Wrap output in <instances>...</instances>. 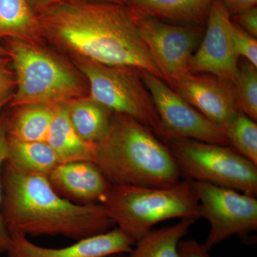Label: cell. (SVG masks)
Returning <instances> with one entry per match:
<instances>
[{"mask_svg":"<svg viewBox=\"0 0 257 257\" xmlns=\"http://www.w3.org/2000/svg\"><path fill=\"white\" fill-rule=\"evenodd\" d=\"M37 15L45 40L70 58L134 67L165 81L126 5L60 0Z\"/></svg>","mask_w":257,"mask_h":257,"instance_id":"cell-1","label":"cell"},{"mask_svg":"<svg viewBox=\"0 0 257 257\" xmlns=\"http://www.w3.org/2000/svg\"><path fill=\"white\" fill-rule=\"evenodd\" d=\"M54 189L79 205L104 204L112 184L91 161L58 164L47 176Z\"/></svg>","mask_w":257,"mask_h":257,"instance_id":"cell-14","label":"cell"},{"mask_svg":"<svg viewBox=\"0 0 257 257\" xmlns=\"http://www.w3.org/2000/svg\"><path fill=\"white\" fill-rule=\"evenodd\" d=\"M179 249L182 257H211L204 244L194 239L182 240Z\"/></svg>","mask_w":257,"mask_h":257,"instance_id":"cell-28","label":"cell"},{"mask_svg":"<svg viewBox=\"0 0 257 257\" xmlns=\"http://www.w3.org/2000/svg\"><path fill=\"white\" fill-rule=\"evenodd\" d=\"M56 106L25 104L7 113L8 138L27 143L46 142Z\"/></svg>","mask_w":257,"mask_h":257,"instance_id":"cell-18","label":"cell"},{"mask_svg":"<svg viewBox=\"0 0 257 257\" xmlns=\"http://www.w3.org/2000/svg\"><path fill=\"white\" fill-rule=\"evenodd\" d=\"M190 182L199 202L200 216L210 224L204 243L207 249L232 236L256 231L255 196L206 182Z\"/></svg>","mask_w":257,"mask_h":257,"instance_id":"cell-8","label":"cell"},{"mask_svg":"<svg viewBox=\"0 0 257 257\" xmlns=\"http://www.w3.org/2000/svg\"><path fill=\"white\" fill-rule=\"evenodd\" d=\"M2 216L10 235L62 236L75 240L114 227L104 204L79 205L60 196L47 176L28 173L5 162Z\"/></svg>","mask_w":257,"mask_h":257,"instance_id":"cell-2","label":"cell"},{"mask_svg":"<svg viewBox=\"0 0 257 257\" xmlns=\"http://www.w3.org/2000/svg\"><path fill=\"white\" fill-rule=\"evenodd\" d=\"M231 38L236 55L242 56L257 68V40L241 27L232 22Z\"/></svg>","mask_w":257,"mask_h":257,"instance_id":"cell-25","label":"cell"},{"mask_svg":"<svg viewBox=\"0 0 257 257\" xmlns=\"http://www.w3.org/2000/svg\"><path fill=\"white\" fill-rule=\"evenodd\" d=\"M135 241L119 228L101 234L77 240L64 247L50 248L39 246L28 236L10 235L7 253L9 257H109L127 254Z\"/></svg>","mask_w":257,"mask_h":257,"instance_id":"cell-13","label":"cell"},{"mask_svg":"<svg viewBox=\"0 0 257 257\" xmlns=\"http://www.w3.org/2000/svg\"><path fill=\"white\" fill-rule=\"evenodd\" d=\"M46 143L55 152L60 163L94 162L95 143L85 141L76 132L69 119L66 104L56 106Z\"/></svg>","mask_w":257,"mask_h":257,"instance_id":"cell-16","label":"cell"},{"mask_svg":"<svg viewBox=\"0 0 257 257\" xmlns=\"http://www.w3.org/2000/svg\"><path fill=\"white\" fill-rule=\"evenodd\" d=\"M229 147L257 166V124L242 112L224 128Z\"/></svg>","mask_w":257,"mask_h":257,"instance_id":"cell-22","label":"cell"},{"mask_svg":"<svg viewBox=\"0 0 257 257\" xmlns=\"http://www.w3.org/2000/svg\"><path fill=\"white\" fill-rule=\"evenodd\" d=\"M5 39L44 45L43 29L28 0H0V45Z\"/></svg>","mask_w":257,"mask_h":257,"instance_id":"cell-17","label":"cell"},{"mask_svg":"<svg viewBox=\"0 0 257 257\" xmlns=\"http://www.w3.org/2000/svg\"><path fill=\"white\" fill-rule=\"evenodd\" d=\"M104 205L116 227L135 242L162 221L201 217L188 179L162 187L112 186Z\"/></svg>","mask_w":257,"mask_h":257,"instance_id":"cell-5","label":"cell"},{"mask_svg":"<svg viewBox=\"0 0 257 257\" xmlns=\"http://www.w3.org/2000/svg\"><path fill=\"white\" fill-rule=\"evenodd\" d=\"M1 45L8 53L16 81L11 107L55 106L89 96L87 80L73 63L44 45L5 39Z\"/></svg>","mask_w":257,"mask_h":257,"instance_id":"cell-4","label":"cell"},{"mask_svg":"<svg viewBox=\"0 0 257 257\" xmlns=\"http://www.w3.org/2000/svg\"><path fill=\"white\" fill-rule=\"evenodd\" d=\"M179 95L211 122L224 128L240 112L234 83L209 74L187 72L175 81Z\"/></svg>","mask_w":257,"mask_h":257,"instance_id":"cell-12","label":"cell"},{"mask_svg":"<svg viewBox=\"0 0 257 257\" xmlns=\"http://www.w3.org/2000/svg\"><path fill=\"white\" fill-rule=\"evenodd\" d=\"M234 23L241 27L243 30L257 37V8L256 7L243 10L241 13L233 15Z\"/></svg>","mask_w":257,"mask_h":257,"instance_id":"cell-27","label":"cell"},{"mask_svg":"<svg viewBox=\"0 0 257 257\" xmlns=\"http://www.w3.org/2000/svg\"><path fill=\"white\" fill-rule=\"evenodd\" d=\"M212 1L125 0V4L136 14L164 23L204 27Z\"/></svg>","mask_w":257,"mask_h":257,"instance_id":"cell-15","label":"cell"},{"mask_svg":"<svg viewBox=\"0 0 257 257\" xmlns=\"http://www.w3.org/2000/svg\"><path fill=\"white\" fill-rule=\"evenodd\" d=\"M133 13L142 40L165 80L175 85V81L188 72L191 59L202 41L204 27L164 23Z\"/></svg>","mask_w":257,"mask_h":257,"instance_id":"cell-10","label":"cell"},{"mask_svg":"<svg viewBox=\"0 0 257 257\" xmlns=\"http://www.w3.org/2000/svg\"><path fill=\"white\" fill-rule=\"evenodd\" d=\"M70 60L87 79L92 99L113 112L131 116L157 136L160 120L140 69L106 65L80 57Z\"/></svg>","mask_w":257,"mask_h":257,"instance_id":"cell-7","label":"cell"},{"mask_svg":"<svg viewBox=\"0 0 257 257\" xmlns=\"http://www.w3.org/2000/svg\"><path fill=\"white\" fill-rule=\"evenodd\" d=\"M66 105L69 119L83 140L96 143L106 136L114 112L89 96L69 101Z\"/></svg>","mask_w":257,"mask_h":257,"instance_id":"cell-19","label":"cell"},{"mask_svg":"<svg viewBox=\"0 0 257 257\" xmlns=\"http://www.w3.org/2000/svg\"><path fill=\"white\" fill-rule=\"evenodd\" d=\"M140 71L158 115L160 131L157 137L162 141L165 143L175 139H189L229 146L224 128L190 105L163 79L147 71Z\"/></svg>","mask_w":257,"mask_h":257,"instance_id":"cell-9","label":"cell"},{"mask_svg":"<svg viewBox=\"0 0 257 257\" xmlns=\"http://www.w3.org/2000/svg\"><path fill=\"white\" fill-rule=\"evenodd\" d=\"M12 98H13V96H12V97L6 98V99L0 100V111H3V109H4L5 106L10 104Z\"/></svg>","mask_w":257,"mask_h":257,"instance_id":"cell-32","label":"cell"},{"mask_svg":"<svg viewBox=\"0 0 257 257\" xmlns=\"http://www.w3.org/2000/svg\"><path fill=\"white\" fill-rule=\"evenodd\" d=\"M231 15L256 7L257 0H223Z\"/></svg>","mask_w":257,"mask_h":257,"instance_id":"cell-29","label":"cell"},{"mask_svg":"<svg viewBox=\"0 0 257 257\" xmlns=\"http://www.w3.org/2000/svg\"><path fill=\"white\" fill-rule=\"evenodd\" d=\"M94 162L112 186L167 187L182 175L163 141L131 116L117 113L106 136L95 143Z\"/></svg>","mask_w":257,"mask_h":257,"instance_id":"cell-3","label":"cell"},{"mask_svg":"<svg viewBox=\"0 0 257 257\" xmlns=\"http://www.w3.org/2000/svg\"><path fill=\"white\" fill-rule=\"evenodd\" d=\"M60 1V0H28L29 5L36 14Z\"/></svg>","mask_w":257,"mask_h":257,"instance_id":"cell-30","label":"cell"},{"mask_svg":"<svg viewBox=\"0 0 257 257\" xmlns=\"http://www.w3.org/2000/svg\"><path fill=\"white\" fill-rule=\"evenodd\" d=\"M74 1L101 2V3H116V4L126 5L125 0H74Z\"/></svg>","mask_w":257,"mask_h":257,"instance_id":"cell-31","label":"cell"},{"mask_svg":"<svg viewBox=\"0 0 257 257\" xmlns=\"http://www.w3.org/2000/svg\"><path fill=\"white\" fill-rule=\"evenodd\" d=\"M16 81L9 57L0 55V100L12 97Z\"/></svg>","mask_w":257,"mask_h":257,"instance_id":"cell-26","label":"cell"},{"mask_svg":"<svg viewBox=\"0 0 257 257\" xmlns=\"http://www.w3.org/2000/svg\"><path fill=\"white\" fill-rule=\"evenodd\" d=\"M234 87L236 103L240 112L256 121V67L247 61L240 64Z\"/></svg>","mask_w":257,"mask_h":257,"instance_id":"cell-23","label":"cell"},{"mask_svg":"<svg viewBox=\"0 0 257 257\" xmlns=\"http://www.w3.org/2000/svg\"><path fill=\"white\" fill-rule=\"evenodd\" d=\"M127 254H118V255H114V256H111L109 257H127L126 256Z\"/></svg>","mask_w":257,"mask_h":257,"instance_id":"cell-34","label":"cell"},{"mask_svg":"<svg viewBox=\"0 0 257 257\" xmlns=\"http://www.w3.org/2000/svg\"><path fill=\"white\" fill-rule=\"evenodd\" d=\"M196 220L180 219L177 224L152 229L139 239L127 257H182L179 243Z\"/></svg>","mask_w":257,"mask_h":257,"instance_id":"cell-20","label":"cell"},{"mask_svg":"<svg viewBox=\"0 0 257 257\" xmlns=\"http://www.w3.org/2000/svg\"><path fill=\"white\" fill-rule=\"evenodd\" d=\"M0 55L8 57V53H7L6 50L3 48V47L2 46V45H0Z\"/></svg>","mask_w":257,"mask_h":257,"instance_id":"cell-33","label":"cell"},{"mask_svg":"<svg viewBox=\"0 0 257 257\" xmlns=\"http://www.w3.org/2000/svg\"><path fill=\"white\" fill-rule=\"evenodd\" d=\"M206 25L188 72L211 74L234 83L239 71V56L231 42V15L223 0H213Z\"/></svg>","mask_w":257,"mask_h":257,"instance_id":"cell-11","label":"cell"},{"mask_svg":"<svg viewBox=\"0 0 257 257\" xmlns=\"http://www.w3.org/2000/svg\"><path fill=\"white\" fill-rule=\"evenodd\" d=\"M6 162L23 172L45 176L60 163L46 142L27 143L10 138Z\"/></svg>","mask_w":257,"mask_h":257,"instance_id":"cell-21","label":"cell"},{"mask_svg":"<svg viewBox=\"0 0 257 257\" xmlns=\"http://www.w3.org/2000/svg\"><path fill=\"white\" fill-rule=\"evenodd\" d=\"M8 153V135L7 130V113L0 111V252H7L10 241V235L7 229L2 216V202H3V167Z\"/></svg>","mask_w":257,"mask_h":257,"instance_id":"cell-24","label":"cell"},{"mask_svg":"<svg viewBox=\"0 0 257 257\" xmlns=\"http://www.w3.org/2000/svg\"><path fill=\"white\" fill-rule=\"evenodd\" d=\"M181 175L195 182H206L257 194V166L226 145L189 139L165 143Z\"/></svg>","mask_w":257,"mask_h":257,"instance_id":"cell-6","label":"cell"}]
</instances>
